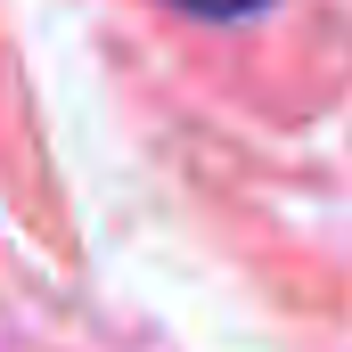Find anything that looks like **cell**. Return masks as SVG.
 Masks as SVG:
<instances>
[{
	"instance_id": "cell-1",
	"label": "cell",
	"mask_w": 352,
	"mask_h": 352,
	"mask_svg": "<svg viewBox=\"0 0 352 352\" xmlns=\"http://www.w3.org/2000/svg\"><path fill=\"white\" fill-rule=\"evenodd\" d=\"M173 8H188V16H254L270 0H173Z\"/></svg>"
}]
</instances>
